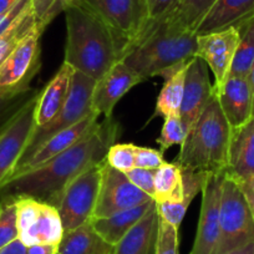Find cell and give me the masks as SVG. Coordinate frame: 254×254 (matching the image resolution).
I'll list each match as a JSON object with an SVG mask.
<instances>
[{"instance_id":"1","label":"cell","mask_w":254,"mask_h":254,"mask_svg":"<svg viewBox=\"0 0 254 254\" xmlns=\"http://www.w3.org/2000/svg\"><path fill=\"white\" fill-rule=\"evenodd\" d=\"M117 130L119 127L112 116L105 117L104 122H100L76 145L44 165L13 178L4 190H9L8 194L33 197L56 207L72 180L105 160L107 150L114 145Z\"/></svg>"},{"instance_id":"2","label":"cell","mask_w":254,"mask_h":254,"mask_svg":"<svg viewBox=\"0 0 254 254\" xmlns=\"http://www.w3.org/2000/svg\"><path fill=\"white\" fill-rule=\"evenodd\" d=\"M65 59L75 71L95 81L124 58V46L106 23L85 4L65 10Z\"/></svg>"},{"instance_id":"3","label":"cell","mask_w":254,"mask_h":254,"mask_svg":"<svg viewBox=\"0 0 254 254\" xmlns=\"http://www.w3.org/2000/svg\"><path fill=\"white\" fill-rule=\"evenodd\" d=\"M197 34L170 25L163 19L141 29L121 61L142 79L165 76L196 56Z\"/></svg>"},{"instance_id":"4","label":"cell","mask_w":254,"mask_h":254,"mask_svg":"<svg viewBox=\"0 0 254 254\" xmlns=\"http://www.w3.org/2000/svg\"><path fill=\"white\" fill-rule=\"evenodd\" d=\"M232 128L213 94L204 111L190 127L173 162L182 168L224 173L228 162Z\"/></svg>"},{"instance_id":"5","label":"cell","mask_w":254,"mask_h":254,"mask_svg":"<svg viewBox=\"0 0 254 254\" xmlns=\"http://www.w3.org/2000/svg\"><path fill=\"white\" fill-rule=\"evenodd\" d=\"M39 94L40 90L24 100L0 126V193L15 173L36 128Z\"/></svg>"},{"instance_id":"6","label":"cell","mask_w":254,"mask_h":254,"mask_svg":"<svg viewBox=\"0 0 254 254\" xmlns=\"http://www.w3.org/2000/svg\"><path fill=\"white\" fill-rule=\"evenodd\" d=\"M254 242V218L238 183L224 177L222 186L219 237L213 254H224Z\"/></svg>"},{"instance_id":"7","label":"cell","mask_w":254,"mask_h":254,"mask_svg":"<svg viewBox=\"0 0 254 254\" xmlns=\"http://www.w3.org/2000/svg\"><path fill=\"white\" fill-rule=\"evenodd\" d=\"M41 33L35 29L18 44L0 66V99L15 100L29 90L41 66Z\"/></svg>"},{"instance_id":"8","label":"cell","mask_w":254,"mask_h":254,"mask_svg":"<svg viewBox=\"0 0 254 254\" xmlns=\"http://www.w3.org/2000/svg\"><path fill=\"white\" fill-rule=\"evenodd\" d=\"M104 161L77 176L61 194L56 208L60 213L65 232L76 229L94 218Z\"/></svg>"},{"instance_id":"9","label":"cell","mask_w":254,"mask_h":254,"mask_svg":"<svg viewBox=\"0 0 254 254\" xmlns=\"http://www.w3.org/2000/svg\"><path fill=\"white\" fill-rule=\"evenodd\" d=\"M15 197L19 239L26 247L60 243L65 231L58 208L33 197Z\"/></svg>"},{"instance_id":"10","label":"cell","mask_w":254,"mask_h":254,"mask_svg":"<svg viewBox=\"0 0 254 254\" xmlns=\"http://www.w3.org/2000/svg\"><path fill=\"white\" fill-rule=\"evenodd\" d=\"M95 84L96 81L87 75L79 71L74 72L71 77L69 95H67V99L64 104L63 109L45 126L36 127L24 157L33 152L38 146L45 142L51 136L79 124L81 120L91 114V100Z\"/></svg>"},{"instance_id":"11","label":"cell","mask_w":254,"mask_h":254,"mask_svg":"<svg viewBox=\"0 0 254 254\" xmlns=\"http://www.w3.org/2000/svg\"><path fill=\"white\" fill-rule=\"evenodd\" d=\"M109 25L124 46V55L142 29L146 19L143 0H82Z\"/></svg>"},{"instance_id":"12","label":"cell","mask_w":254,"mask_h":254,"mask_svg":"<svg viewBox=\"0 0 254 254\" xmlns=\"http://www.w3.org/2000/svg\"><path fill=\"white\" fill-rule=\"evenodd\" d=\"M151 199L153 198L136 187L127 178L126 173L115 170L107 165L106 160L104 161L101 185H100L94 218L112 216L117 212L141 206Z\"/></svg>"},{"instance_id":"13","label":"cell","mask_w":254,"mask_h":254,"mask_svg":"<svg viewBox=\"0 0 254 254\" xmlns=\"http://www.w3.org/2000/svg\"><path fill=\"white\" fill-rule=\"evenodd\" d=\"M224 177L226 173H209L202 188L198 227L190 254H213L219 237V212Z\"/></svg>"},{"instance_id":"14","label":"cell","mask_w":254,"mask_h":254,"mask_svg":"<svg viewBox=\"0 0 254 254\" xmlns=\"http://www.w3.org/2000/svg\"><path fill=\"white\" fill-rule=\"evenodd\" d=\"M238 41L239 31L236 26L197 35L196 56L207 64L213 74V89L221 87L228 77Z\"/></svg>"},{"instance_id":"15","label":"cell","mask_w":254,"mask_h":254,"mask_svg":"<svg viewBox=\"0 0 254 254\" xmlns=\"http://www.w3.org/2000/svg\"><path fill=\"white\" fill-rule=\"evenodd\" d=\"M99 124V116L92 111L89 116L81 120L79 124L69 127L66 130L60 131L56 135L51 136L50 138H48L45 142L38 146L33 152L29 153L28 156H25L20 161V163H19L18 168H16L15 173L11 177V180L18 177V176L23 175V173L29 172V171L39 167V166L44 165V163L48 162L51 158L56 157L60 153L69 150L70 147L76 145L79 141H81L85 136L89 135L91 131H94Z\"/></svg>"},{"instance_id":"16","label":"cell","mask_w":254,"mask_h":254,"mask_svg":"<svg viewBox=\"0 0 254 254\" xmlns=\"http://www.w3.org/2000/svg\"><path fill=\"white\" fill-rule=\"evenodd\" d=\"M208 69L207 64L197 56L188 63L180 111L181 121L186 132L196 124L214 94Z\"/></svg>"},{"instance_id":"17","label":"cell","mask_w":254,"mask_h":254,"mask_svg":"<svg viewBox=\"0 0 254 254\" xmlns=\"http://www.w3.org/2000/svg\"><path fill=\"white\" fill-rule=\"evenodd\" d=\"M142 82V79L133 72L124 61H119L96 81L92 92L91 109L97 116H112L117 102L132 87Z\"/></svg>"},{"instance_id":"18","label":"cell","mask_w":254,"mask_h":254,"mask_svg":"<svg viewBox=\"0 0 254 254\" xmlns=\"http://www.w3.org/2000/svg\"><path fill=\"white\" fill-rule=\"evenodd\" d=\"M213 91L232 130L246 124L254 115L253 91L248 77L228 76Z\"/></svg>"},{"instance_id":"19","label":"cell","mask_w":254,"mask_h":254,"mask_svg":"<svg viewBox=\"0 0 254 254\" xmlns=\"http://www.w3.org/2000/svg\"><path fill=\"white\" fill-rule=\"evenodd\" d=\"M224 173L237 183L254 176V115L246 124L232 130Z\"/></svg>"},{"instance_id":"20","label":"cell","mask_w":254,"mask_h":254,"mask_svg":"<svg viewBox=\"0 0 254 254\" xmlns=\"http://www.w3.org/2000/svg\"><path fill=\"white\" fill-rule=\"evenodd\" d=\"M74 72L75 70L64 61L55 76L43 90H40L35 109L36 127L45 126L63 109L69 95Z\"/></svg>"},{"instance_id":"21","label":"cell","mask_w":254,"mask_h":254,"mask_svg":"<svg viewBox=\"0 0 254 254\" xmlns=\"http://www.w3.org/2000/svg\"><path fill=\"white\" fill-rule=\"evenodd\" d=\"M254 16V0H217L196 29L197 35L238 26Z\"/></svg>"},{"instance_id":"22","label":"cell","mask_w":254,"mask_h":254,"mask_svg":"<svg viewBox=\"0 0 254 254\" xmlns=\"http://www.w3.org/2000/svg\"><path fill=\"white\" fill-rule=\"evenodd\" d=\"M158 222L160 214L155 204L115 246L114 254H155Z\"/></svg>"},{"instance_id":"23","label":"cell","mask_w":254,"mask_h":254,"mask_svg":"<svg viewBox=\"0 0 254 254\" xmlns=\"http://www.w3.org/2000/svg\"><path fill=\"white\" fill-rule=\"evenodd\" d=\"M155 204V199H151V201L146 202L141 206L117 212L112 216L104 217V218H94L91 223L97 233L105 241L109 242L112 246H116L124 238L125 234L130 231L135 224H137Z\"/></svg>"},{"instance_id":"24","label":"cell","mask_w":254,"mask_h":254,"mask_svg":"<svg viewBox=\"0 0 254 254\" xmlns=\"http://www.w3.org/2000/svg\"><path fill=\"white\" fill-rule=\"evenodd\" d=\"M115 246L105 241L91 222L64 232L58 254H114Z\"/></svg>"},{"instance_id":"25","label":"cell","mask_w":254,"mask_h":254,"mask_svg":"<svg viewBox=\"0 0 254 254\" xmlns=\"http://www.w3.org/2000/svg\"><path fill=\"white\" fill-rule=\"evenodd\" d=\"M188 63L182 65V66L176 67L175 70H172V71H170L163 76L165 77V82H163L162 89H161L160 94L157 96L153 117L161 116L166 119V117L173 116V115H180Z\"/></svg>"},{"instance_id":"26","label":"cell","mask_w":254,"mask_h":254,"mask_svg":"<svg viewBox=\"0 0 254 254\" xmlns=\"http://www.w3.org/2000/svg\"><path fill=\"white\" fill-rule=\"evenodd\" d=\"M216 1L217 0H177L173 8L161 19L175 28L196 33L198 24Z\"/></svg>"},{"instance_id":"27","label":"cell","mask_w":254,"mask_h":254,"mask_svg":"<svg viewBox=\"0 0 254 254\" xmlns=\"http://www.w3.org/2000/svg\"><path fill=\"white\" fill-rule=\"evenodd\" d=\"M239 41L228 76L248 77L254 64V16L236 26Z\"/></svg>"},{"instance_id":"28","label":"cell","mask_w":254,"mask_h":254,"mask_svg":"<svg viewBox=\"0 0 254 254\" xmlns=\"http://www.w3.org/2000/svg\"><path fill=\"white\" fill-rule=\"evenodd\" d=\"M35 29H38V26H36L35 16H34L33 8H31L11 28H9L0 35V66L6 60V58L13 53L18 44Z\"/></svg>"},{"instance_id":"29","label":"cell","mask_w":254,"mask_h":254,"mask_svg":"<svg viewBox=\"0 0 254 254\" xmlns=\"http://www.w3.org/2000/svg\"><path fill=\"white\" fill-rule=\"evenodd\" d=\"M18 238L16 197L6 194L0 199V249Z\"/></svg>"},{"instance_id":"30","label":"cell","mask_w":254,"mask_h":254,"mask_svg":"<svg viewBox=\"0 0 254 254\" xmlns=\"http://www.w3.org/2000/svg\"><path fill=\"white\" fill-rule=\"evenodd\" d=\"M136 145L133 143H114L106 153L107 165L120 172L127 173L135 168Z\"/></svg>"},{"instance_id":"31","label":"cell","mask_w":254,"mask_h":254,"mask_svg":"<svg viewBox=\"0 0 254 254\" xmlns=\"http://www.w3.org/2000/svg\"><path fill=\"white\" fill-rule=\"evenodd\" d=\"M163 126L161 130L160 137L156 140V142L160 145L161 152H165L173 145H182L185 142V138L187 132L183 127L182 121H181L180 115H173L163 119Z\"/></svg>"},{"instance_id":"32","label":"cell","mask_w":254,"mask_h":254,"mask_svg":"<svg viewBox=\"0 0 254 254\" xmlns=\"http://www.w3.org/2000/svg\"><path fill=\"white\" fill-rule=\"evenodd\" d=\"M155 254H180L178 228L160 217Z\"/></svg>"},{"instance_id":"33","label":"cell","mask_w":254,"mask_h":254,"mask_svg":"<svg viewBox=\"0 0 254 254\" xmlns=\"http://www.w3.org/2000/svg\"><path fill=\"white\" fill-rule=\"evenodd\" d=\"M163 152L150 147L136 146L135 167L145 170H158L165 163Z\"/></svg>"},{"instance_id":"34","label":"cell","mask_w":254,"mask_h":254,"mask_svg":"<svg viewBox=\"0 0 254 254\" xmlns=\"http://www.w3.org/2000/svg\"><path fill=\"white\" fill-rule=\"evenodd\" d=\"M155 173L156 170H145L135 167L126 173L127 178L142 192L153 198L155 196Z\"/></svg>"},{"instance_id":"35","label":"cell","mask_w":254,"mask_h":254,"mask_svg":"<svg viewBox=\"0 0 254 254\" xmlns=\"http://www.w3.org/2000/svg\"><path fill=\"white\" fill-rule=\"evenodd\" d=\"M31 9V0H19L5 13L0 14V35L14 25L21 16Z\"/></svg>"},{"instance_id":"36","label":"cell","mask_w":254,"mask_h":254,"mask_svg":"<svg viewBox=\"0 0 254 254\" xmlns=\"http://www.w3.org/2000/svg\"><path fill=\"white\" fill-rule=\"evenodd\" d=\"M176 1L177 0H146V19L143 26L160 20L173 8Z\"/></svg>"},{"instance_id":"37","label":"cell","mask_w":254,"mask_h":254,"mask_svg":"<svg viewBox=\"0 0 254 254\" xmlns=\"http://www.w3.org/2000/svg\"><path fill=\"white\" fill-rule=\"evenodd\" d=\"M81 1L82 0H55V3H54L53 6L49 9L45 19H44L43 24H41V26H40L41 33H44V30L46 29V26H48L49 24H50L51 21H53L54 19L59 15V14L65 13V10H66V9L71 8V6L76 5V4L81 3Z\"/></svg>"},{"instance_id":"38","label":"cell","mask_w":254,"mask_h":254,"mask_svg":"<svg viewBox=\"0 0 254 254\" xmlns=\"http://www.w3.org/2000/svg\"><path fill=\"white\" fill-rule=\"evenodd\" d=\"M54 3H55V0H31V8H33V13L34 16H35L36 26H38L39 31H40V26L43 24L44 19H45L46 14H48L49 9L53 6Z\"/></svg>"},{"instance_id":"39","label":"cell","mask_w":254,"mask_h":254,"mask_svg":"<svg viewBox=\"0 0 254 254\" xmlns=\"http://www.w3.org/2000/svg\"><path fill=\"white\" fill-rule=\"evenodd\" d=\"M238 185L241 187V190H243V193L246 196V199L248 202L249 208H251L254 218V176H252L248 180L243 181V182H239Z\"/></svg>"},{"instance_id":"40","label":"cell","mask_w":254,"mask_h":254,"mask_svg":"<svg viewBox=\"0 0 254 254\" xmlns=\"http://www.w3.org/2000/svg\"><path fill=\"white\" fill-rule=\"evenodd\" d=\"M0 254H28V247L18 238L0 249Z\"/></svg>"},{"instance_id":"41","label":"cell","mask_w":254,"mask_h":254,"mask_svg":"<svg viewBox=\"0 0 254 254\" xmlns=\"http://www.w3.org/2000/svg\"><path fill=\"white\" fill-rule=\"evenodd\" d=\"M59 244H34L28 247V254H58Z\"/></svg>"},{"instance_id":"42","label":"cell","mask_w":254,"mask_h":254,"mask_svg":"<svg viewBox=\"0 0 254 254\" xmlns=\"http://www.w3.org/2000/svg\"><path fill=\"white\" fill-rule=\"evenodd\" d=\"M224 254H254V242H251L247 246L241 247V248H237L234 251L227 252Z\"/></svg>"},{"instance_id":"43","label":"cell","mask_w":254,"mask_h":254,"mask_svg":"<svg viewBox=\"0 0 254 254\" xmlns=\"http://www.w3.org/2000/svg\"><path fill=\"white\" fill-rule=\"evenodd\" d=\"M19 0H0V14L5 13L9 9L13 8Z\"/></svg>"},{"instance_id":"44","label":"cell","mask_w":254,"mask_h":254,"mask_svg":"<svg viewBox=\"0 0 254 254\" xmlns=\"http://www.w3.org/2000/svg\"><path fill=\"white\" fill-rule=\"evenodd\" d=\"M249 82H251V86H252V91H253V112H254V64H253V67H252L251 72H249Z\"/></svg>"},{"instance_id":"45","label":"cell","mask_w":254,"mask_h":254,"mask_svg":"<svg viewBox=\"0 0 254 254\" xmlns=\"http://www.w3.org/2000/svg\"><path fill=\"white\" fill-rule=\"evenodd\" d=\"M11 101H14V100L0 99V115L3 114L4 110H6V107H9V105L11 104Z\"/></svg>"},{"instance_id":"46","label":"cell","mask_w":254,"mask_h":254,"mask_svg":"<svg viewBox=\"0 0 254 254\" xmlns=\"http://www.w3.org/2000/svg\"><path fill=\"white\" fill-rule=\"evenodd\" d=\"M143 1H145V3H146V0H143Z\"/></svg>"}]
</instances>
